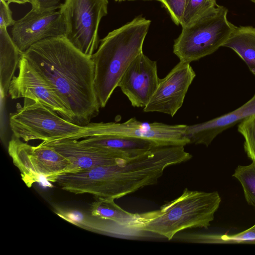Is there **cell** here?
Returning a JSON list of instances; mask_svg holds the SVG:
<instances>
[{
    "mask_svg": "<svg viewBox=\"0 0 255 255\" xmlns=\"http://www.w3.org/2000/svg\"><path fill=\"white\" fill-rule=\"evenodd\" d=\"M34 69L53 85L70 109L74 123L85 126L101 108L94 86V64L91 56L65 37L47 38L22 53Z\"/></svg>",
    "mask_w": 255,
    "mask_h": 255,
    "instance_id": "obj_1",
    "label": "cell"
},
{
    "mask_svg": "<svg viewBox=\"0 0 255 255\" xmlns=\"http://www.w3.org/2000/svg\"><path fill=\"white\" fill-rule=\"evenodd\" d=\"M151 21L138 16L109 32L91 56L94 86L99 105L104 108L124 73L142 47Z\"/></svg>",
    "mask_w": 255,
    "mask_h": 255,
    "instance_id": "obj_2",
    "label": "cell"
},
{
    "mask_svg": "<svg viewBox=\"0 0 255 255\" xmlns=\"http://www.w3.org/2000/svg\"><path fill=\"white\" fill-rule=\"evenodd\" d=\"M221 202L217 191L206 192L185 188L179 197L160 209L149 211V219L142 230L171 240L184 230L207 229Z\"/></svg>",
    "mask_w": 255,
    "mask_h": 255,
    "instance_id": "obj_3",
    "label": "cell"
},
{
    "mask_svg": "<svg viewBox=\"0 0 255 255\" xmlns=\"http://www.w3.org/2000/svg\"><path fill=\"white\" fill-rule=\"evenodd\" d=\"M13 135L25 142L39 139L50 142L65 139L78 140L97 135L99 123L81 126L62 118L37 100L24 98L23 106L9 115Z\"/></svg>",
    "mask_w": 255,
    "mask_h": 255,
    "instance_id": "obj_4",
    "label": "cell"
},
{
    "mask_svg": "<svg viewBox=\"0 0 255 255\" xmlns=\"http://www.w3.org/2000/svg\"><path fill=\"white\" fill-rule=\"evenodd\" d=\"M228 12L226 7L217 4L196 21L182 27L173 45V53L180 61L190 63L223 46L236 27L228 20Z\"/></svg>",
    "mask_w": 255,
    "mask_h": 255,
    "instance_id": "obj_5",
    "label": "cell"
},
{
    "mask_svg": "<svg viewBox=\"0 0 255 255\" xmlns=\"http://www.w3.org/2000/svg\"><path fill=\"white\" fill-rule=\"evenodd\" d=\"M8 152L28 187L34 183L51 186L49 183L55 182L59 176L80 171L52 146L43 142L32 146L13 135Z\"/></svg>",
    "mask_w": 255,
    "mask_h": 255,
    "instance_id": "obj_6",
    "label": "cell"
},
{
    "mask_svg": "<svg viewBox=\"0 0 255 255\" xmlns=\"http://www.w3.org/2000/svg\"><path fill=\"white\" fill-rule=\"evenodd\" d=\"M108 0H65L61 4L64 37L87 56H91L98 48L99 27L108 13Z\"/></svg>",
    "mask_w": 255,
    "mask_h": 255,
    "instance_id": "obj_7",
    "label": "cell"
},
{
    "mask_svg": "<svg viewBox=\"0 0 255 255\" xmlns=\"http://www.w3.org/2000/svg\"><path fill=\"white\" fill-rule=\"evenodd\" d=\"M18 73L14 76L8 93L12 99L30 98L37 100L74 123L73 114L55 88L39 74L22 55L18 65Z\"/></svg>",
    "mask_w": 255,
    "mask_h": 255,
    "instance_id": "obj_8",
    "label": "cell"
},
{
    "mask_svg": "<svg viewBox=\"0 0 255 255\" xmlns=\"http://www.w3.org/2000/svg\"><path fill=\"white\" fill-rule=\"evenodd\" d=\"M65 24L59 9L38 12L32 9L15 21L11 30V38L22 53L41 40L64 37Z\"/></svg>",
    "mask_w": 255,
    "mask_h": 255,
    "instance_id": "obj_9",
    "label": "cell"
},
{
    "mask_svg": "<svg viewBox=\"0 0 255 255\" xmlns=\"http://www.w3.org/2000/svg\"><path fill=\"white\" fill-rule=\"evenodd\" d=\"M196 76L190 63L180 61L163 79L144 112H159L173 117L182 107L188 89Z\"/></svg>",
    "mask_w": 255,
    "mask_h": 255,
    "instance_id": "obj_10",
    "label": "cell"
},
{
    "mask_svg": "<svg viewBox=\"0 0 255 255\" xmlns=\"http://www.w3.org/2000/svg\"><path fill=\"white\" fill-rule=\"evenodd\" d=\"M159 80L156 62L142 52L131 62L118 87L133 107L144 108L155 92Z\"/></svg>",
    "mask_w": 255,
    "mask_h": 255,
    "instance_id": "obj_11",
    "label": "cell"
},
{
    "mask_svg": "<svg viewBox=\"0 0 255 255\" xmlns=\"http://www.w3.org/2000/svg\"><path fill=\"white\" fill-rule=\"evenodd\" d=\"M187 125L143 123L132 118L124 123H104L103 134H111L152 141L159 146L190 144L185 136Z\"/></svg>",
    "mask_w": 255,
    "mask_h": 255,
    "instance_id": "obj_12",
    "label": "cell"
},
{
    "mask_svg": "<svg viewBox=\"0 0 255 255\" xmlns=\"http://www.w3.org/2000/svg\"><path fill=\"white\" fill-rule=\"evenodd\" d=\"M42 142L52 146L80 171L97 166L124 163L136 156L125 151L111 148L83 146L76 139Z\"/></svg>",
    "mask_w": 255,
    "mask_h": 255,
    "instance_id": "obj_13",
    "label": "cell"
},
{
    "mask_svg": "<svg viewBox=\"0 0 255 255\" xmlns=\"http://www.w3.org/2000/svg\"><path fill=\"white\" fill-rule=\"evenodd\" d=\"M114 199L97 198L90 208V214L110 223L118 237L131 238L141 237L147 219L146 212L132 213L117 205Z\"/></svg>",
    "mask_w": 255,
    "mask_h": 255,
    "instance_id": "obj_14",
    "label": "cell"
},
{
    "mask_svg": "<svg viewBox=\"0 0 255 255\" xmlns=\"http://www.w3.org/2000/svg\"><path fill=\"white\" fill-rule=\"evenodd\" d=\"M255 114V94L236 110L208 121L187 126L185 136L190 144L209 146L214 138L225 130Z\"/></svg>",
    "mask_w": 255,
    "mask_h": 255,
    "instance_id": "obj_15",
    "label": "cell"
},
{
    "mask_svg": "<svg viewBox=\"0 0 255 255\" xmlns=\"http://www.w3.org/2000/svg\"><path fill=\"white\" fill-rule=\"evenodd\" d=\"M78 143L86 146L101 147L121 150L135 156L159 146L146 139L111 134L95 135L78 141Z\"/></svg>",
    "mask_w": 255,
    "mask_h": 255,
    "instance_id": "obj_16",
    "label": "cell"
},
{
    "mask_svg": "<svg viewBox=\"0 0 255 255\" xmlns=\"http://www.w3.org/2000/svg\"><path fill=\"white\" fill-rule=\"evenodd\" d=\"M22 53L8 34L7 28H0V87L1 99L7 96L10 83Z\"/></svg>",
    "mask_w": 255,
    "mask_h": 255,
    "instance_id": "obj_17",
    "label": "cell"
},
{
    "mask_svg": "<svg viewBox=\"0 0 255 255\" xmlns=\"http://www.w3.org/2000/svg\"><path fill=\"white\" fill-rule=\"evenodd\" d=\"M223 47L234 51L246 63L255 76V28L236 26Z\"/></svg>",
    "mask_w": 255,
    "mask_h": 255,
    "instance_id": "obj_18",
    "label": "cell"
},
{
    "mask_svg": "<svg viewBox=\"0 0 255 255\" xmlns=\"http://www.w3.org/2000/svg\"><path fill=\"white\" fill-rule=\"evenodd\" d=\"M178 239L194 243L255 244V224L248 229L235 234L189 233L180 235Z\"/></svg>",
    "mask_w": 255,
    "mask_h": 255,
    "instance_id": "obj_19",
    "label": "cell"
},
{
    "mask_svg": "<svg viewBox=\"0 0 255 255\" xmlns=\"http://www.w3.org/2000/svg\"><path fill=\"white\" fill-rule=\"evenodd\" d=\"M232 176L240 182L247 203L255 208V161L238 166Z\"/></svg>",
    "mask_w": 255,
    "mask_h": 255,
    "instance_id": "obj_20",
    "label": "cell"
},
{
    "mask_svg": "<svg viewBox=\"0 0 255 255\" xmlns=\"http://www.w3.org/2000/svg\"><path fill=\"white\" fill-rule=\"evenodd\" d=\"M217 5L216 0H187L181 25L186 26Z\"/></svg>",
    "mask_w": 255,
    "mask_h": 255,
    "instance_id": "obj_21",
    "label": "cell"
},
{
    "mask_svg": "<svg viewBox=\"0 0 255 255\" xmlns=\"http://www.w3.org/2000/svg\"><path fill=\"white\" fill-rule=\"evenodd\" d=\"M238 130L244 137V149L248 156L255 161V114L241 122Z\"/></svg>",
    "mask_w": 255,
    "mask_h": 255,
    "instance_id": "obj_22",
    "label": "cell"
},
{
    "mask_svg": "<svg viewBox=\"0 0 255 255\" xmlns=\"http://www.w3.org/2000/svg\"><path fill=\"white\" fill-rule=\"evenodd\" d=\"M155 0L161 3L176 25H181L187 0Z\"/></svg>",
    "mask_w": 255,
    "mask_h": 255,
    "instance_id": "obj_23",
    "label": "cell"
},
{
    "mask_svg": "<svg viewBox=\"0 0 255 255\" xmlns=\"http://www.w3.org/2000/svg\"><path fill=\"white\" fill-rule=\"evenodd\" d=\"M61 0H31L32 9L38 12L59 9Z\"/></svg>",
    "mask_w": 255,
    "mask_h": 255,
    "instance_id": "obj_24",
    "label": "cell"
},
{
    "mask_svg": "<svg viewBox=\"0 0 255 255\" xmlns=\"http://www.w3.org/2000/svg\"><path fill=\"white\" fill-rule=\"evenodd\" d=\"M15 21L9 4L4 0H0V28L12 26Z\"/></svg>",
    "mask_w": 255,
    "mask_h": 255,
    "instance_id": "obj_25",
    "label": "cell"
},
{
    "mask_svg": "<svg viewBox=\"0 0 255 255\" xmlns=\"http://www.w3.org/2000/svg\"><path fill=\"white\" fill-rule=\"evenodd\" d=\"M8 4L10 3H16L17 4H25L27 2H31V0H4Z\"/></svg>",
    "mask_w": 255,
    "mask_h": 255,
    "instance_id": "obj_26",
    "label": "cell"
},
{
    "mask_svg": "<svg viewBox=\"0 0 255 255\" xmlns=\"http://www.w3.org/2000/svg\"><path fill=\"white\" fill-rule=\"evenodd\" d=\"M129 1H135V0H143V1H149V0H128Z\"/></svg>",
    "mask_w": 255,
    "mask_h": 255,
    "instance_id": "obj_27",
    "label": "cell"
},
{
    "mask_svg": "<svg viewBox=\"0 0 255 255\" xmlns=\"http://www.w3.org/2000/svg\"><path fill=\"white\" fill-rule=\"evenodd\" d=\"M116 1H125V0H115Z\"/></svg>",
    "mask_w": 255,
    "mask_h": 255,
    "instance_id": "obj_28",
    "label": "cell"
},
{
    "mask_svg": "<svg viewBox=\"0 0 255 255\" xmlns=\"http://www.w3.org/2000/svg\"><path fill=\"white\" fill-rule=\"evenodd\" d=\"M251 1L255 3V0H250Z\"/></svg>",
    "mask_w": 255,
    "mask_h": 255,
    "instance_id": "obj_29",
    "label": "cell"
}]
</instances>
